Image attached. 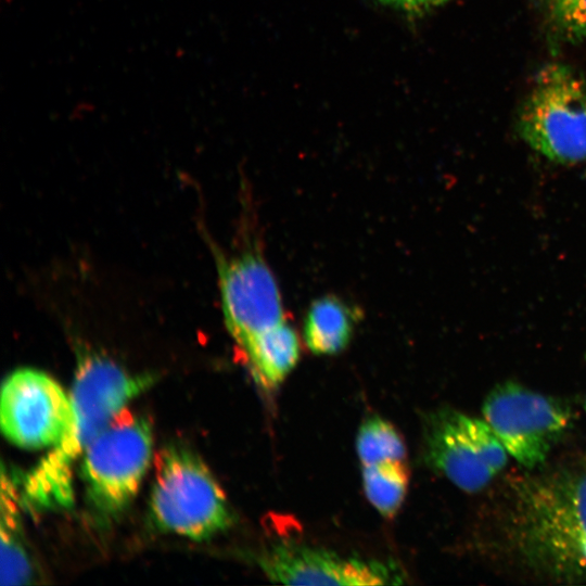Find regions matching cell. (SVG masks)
Wrapping results in <instances>:
<instances>
[{"instance_id":"cell-1","label":"cell","mask_w":586,"mask_h":586,"mask_svg":"<svg viewBox=\"0 0 586 586\" xmlns=\"http://www.w3.org/2000/svg\"><path fill=\"white\" fill-rule=\"evenodd\" d=\"M153 383L93 353L78 357L72 385L71 416L60 440L26 474L22 498L34 510L71 507L73 474L78 459L94 437L129 402Z\"/></svg>"},{"instance_id":"cell-2","label":"cell","mask_w":586,"mask_h":586,"mask_svg":"<svg viewBox=\"0 0 586 586\" xmlns=\"http://www.w3.org/2000/svg\"><path fill=\"white\" fill-rule=\"evenodd\" d=\"M509 535L537 572L586 582V464H570L520 481L509 513Z\"/></svg>"},{"instance_id":"cell-3","label":"cell","mask_w":586,"mask_h":586,"mask_svg":"<svg viewBox=\"0 0 586 586\" xmlns=\"http://www.w3.org/2000/svg\"><path fill=\"white\" fill-rule=\"evenodd\" d=\"M150 510L156 527L195 542L209 539L232 523L227 497L211 470L177 445L156 457Z\"/></svg>"},{"instance_id":"cell-4","label":"cell","mask_w":586,"mask_h":586,"mask_svg":"<svg viewBox=\"0 0 586 586\" xmlns=\"http://www.w3.org/2000/svg\"><path fill=\"white\" fill-rule=\"evenodd\" d=\"M152 454L150 421L126 407L94 437L80 458V476L97 512L116 517L129 506Z\"/></svg>"},{"instance_id":"cell-5","label":"cell","mask_w":586,"mask_h":586,"mask_svg":"<svg viewBox=\"0 0 586 586\" xmlns=\"http://www.w3.org/2000/svg\"><path fill=\"white\" fill-rule=\"evenodd\" d=\"M519 131L550 161L586 160V79L559 63L542 68L521 111Z\"/></svg>"},{"instance_id":"cell-6","label":"cell","mask_w":586,"mask_h":586,"mask_svg":"<svg viewBox=\"0 0 586 586\" xmlns=\"http://www.w3.org/2000/svg\"><path fill=\"white\" fill-rule=\"evenodd\" d=\"M482 416L509 456L534 469L545 462L571 428L573 415L563 400L513 381L493 387Z\"/></svg>"},{"instance_id":"cell-7","label":"cell","mask_w":586,"mask_h":586,"mask_svg":"<svg viewBox=\"0 0 586 586\" xmlns=\"http://www.w3.org/2000/svg\"><path fill=\"white\" fill-rule=\"evenodd\" d=\"M423 456L455 486L475 493L499 474L509 455L484 419L442 408L424 420Z\"/></svg>"},{"instance_id":"cell-8","label":"cell","mask_w":586,"mask_h":586,"mask_svg":"<svg viewBox=\"0 0 586 586\" xmlns=\"http://www.w3.org/2000/svg\"><path fill=\"white\" fill-rule=\"evenodd\" d=\"M71 406L69 394L49 374L30 368L15 370L2 385L1 430L18 447H51L66 429Z\"/></svg>"},{"instance_id":"cell-9","label":"cell","mask_w":586,"mask_h":586,"mask_svg":"<svg viewBox=\"0 0 586 586\" xmlns=\"http://www.w3.org/2000/svg\"><path fill=\"white\" fill-rule=\"evenodd\" d=\"M226 327L240 346L285 320L277 280L257 251L218 262Z\"/></svg>"},{"instance_id":"cell-10","label":"cell","mask_w":586,"mask_h":586,"mask_svg":"<svg viewBox=\"0 0 586 586\" xmlns=\"http://www.w3.org/2000/svg\"><path fill=\"white\" fill-rule=\"evenodd\" d=\"M268 578L288 585H385L400 582L396 570L379 561L344 558L322 548L279 543L260 558Z\"/></svg>"},{"instance_id":"cell-11","label":"cell","mask_w":586,"mask_h":586,"mask_svg":"<svg viewBox=\"0 0 586 586\" xmlns=\"http://www.w3.org/2000/svg\"><path fill=\"white\" fill-rule=\"evenodd\" d=\"M241 349L255 379L267 387L284 380L301 352L298 335L286 319L255 335Z\"/></svg>"},{"instance_id":"cell-12","label":"cell","mask_w":586,"mask_h":586,"mask_svg":"<svg viewBox=\"0 0 586 586\" xmlns=\"http://www.w3.org/2000/svg\"><path fill=\"white\" fill-rule=\"evenodd\" d=\"M360 315L356 307L334 295L315 300L303 321V337L308 349L316 355H334L351 341Z\"/></svg>"},{"instance_id":"cell-13","label":"cell","mask_w":586,"mask_h":586,"mask_svg":"<svg viewBox=\"0 0 586 586\" xmlns=\"http://www.w3.org/2000/svg\"><path fill=\"white\" fill-rule=\"evenodd\" d=\"M0 519V577L1 585L28 584L34 566L26 548L18 512L17 489L2 467Z\"/></svg>"},{"instance_id":"cell-14","label":"cell","mask_w":586,"mask_h":586,"mask_svg":"<svg viewBox=\"0 0 586 586\" xmlns=\"http://www.w3.org/2000/svg\"><path fill=\"white\" fill-rule=\"evenodd\" d=\"M367 499L384 518L399 510L408 489L409 471L405 460H388L361 468Z\"/></svg>"},{"instance_id":"cell-15","label":"cell","mask_w":586,"mask_h":586,"mask_svg":"<svg viewBox=\"0 0 586 586\" xmlns=\"http://www.w3.org/2000/svg\"><path fill=\"white\" fill-rule=\"evenodd\" d=\"M356 450L361 467L406 458V446L398 431L379 417L369 418L360 425Z\"/></svg>"},{"instance_id":"cell-16","label":"cell","mask_w":586,"mask_h":586,"mask_svg":"<svg viewBox=\"0 0 586 586\" xmlns=\"http://www.w3.org/2000/svg\"><path fill=\"white\" fill-rule=\"evenodd\" d=\"M555 28L571 41L586 40V0H543Z\"/></svg>"},{"instance_id":"cell-17","label":"cell","mask_w":586,"mask_h":586,"mask_svg":"<svg viewBox=\"0 0 586 586\" xmlns=\"http://www.w3.org/2000/svg\"><path fill=\"white\" fill-rule=\"evenodd\" d=\"M383 4H387L397 9L409 12L423 11L429 8L445 3L448 0H378Z\"/></svg>"},{"instance_id":"cell-18","label":"cell","mask_w":586,"mask_h":586,"mask_svg":"<svg viewBox=\"0 0 586 586\" xmlns=\"http://www.w3.org/2000/svg\"><path fill=\"white\" fill-rule=\"evenodd\" d=\"M585 409H586V402H585Z\"/></svg>"}]
</instances>
